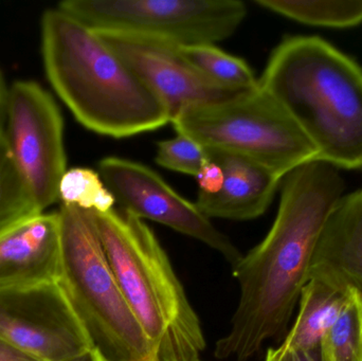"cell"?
Returning a JSON list of instances; mask_svg holds the SVG:
<instances>
[{"mask_svg": "<svg viewBox=\"0 0 362 361\" xmlns=\"http://www.w3.org/2000/svg\"><path fill=\"white\" fill-rule=\"evenodd\" d=\"M98 172L123 211L202 242L232 266L243 258L231 239L195 203L180 196L150 167L129 159L106 157L98 165Z\"/></svg>", "mask_w": 362, "mask_h": 361, "instance_id": "cell-10", "label": "cell"}, {"mask_svg": "<svg viewBox=\"0 0 362 361\" xmlns=\"http://www.w3.org/2000/svg\"><path fill=\"white\" fill-rule=\"evenodd\" d=\"M310 276L352 290L362 301V187L344 195L317 243Z\"/></svg>", "mask_w": 362, "mask_h": 361, "instance_id": "cell-14", "label": "cell"}, {"mask_svg": "<svg viewBox=\"0 0 362 361\" xmlns=\"http://www.w3.org/2000/svg\"><path fill=\"white\" fill-rule=\"evenodd\" d=\"M183 57L209 80L226 88L252 90L259 85L244 59L228 54L215 45L180 47Z\"/></svg>", "mask_w": 362, "mask_h": 361, "instance_id": "cell-17", "label": "cell"}, {"mask_svg": "<svg viewBox=\"0 0 362 361\" xmlns=\"http://www.w3.org/2000/svg\"><path fill=\"white\" fill-rule=\"evenodd\" d=\"M0 361H40L0 339Z\"/></svg>", "mask_w": 362, "mask_h": 361, "instance_id": "cell-24", "label": "cell"}, {"mask_svg": "<svg viewBox=\"0 0 362 361\" xmlns=\"http://www.w3.org/2000/svg\"><path fill=\"white\" fill-rule=\"evenodd\" d=\"M4 136L36 206L46 211L59 199L67 159L61 110L38 83L17 81L8 87Z\"/></svg>", "mask_w": 362, "mask_h": 361, "instance_id": "cell-8", "label": "cell"}, {"mask_svg": "<svg viewBox=\"0 0 362 361\" xmlns=\"http://www.w3.org/2000/svg\"><path fill=\"white\" fill-rule=\"evenodd\" d=\"M354 296L331 280L310 276L300 296L297 319L281 345L298 351L319 349L325 333Z\"/></svg>", "mask_w": 362, "mask_h": 361, "instance_id": "cell-15", "label": "cell"}, {"mask_svg": "<svg viewBox=\"0 0 362 361\" xmlns=\"http://www.w3.org/2000/svg\"><path fill=\"white\" fill-rule=\"evenodd\" d=\"M61 271L65 292L105 361H157L108 263L90 211L61 205Z\"/></svg>", "mask_w": 362, "mask_h": 361, "instance_id": "cell-5", "label": "cell"}, {"mask_svg": "<svg viewBox=\"0 0 362 361\" xmlns=\"http://www.w3.org/2000/svg\"><path fill=\"white\" fill-rule=\"evenodd\" d=\"M42 213L19 174L0 131V233L35 214Z\"/></svg>", "mask_w": 362, "mask_h": 361, "instance_id": "cell-18", "label": "cell"}, {"mask_svg": "<svg viewBox=\"0 0 362 361\" xmlns=\"http://www.w3.org/2000/svg\"><path fill=\"white\" fill-rule=\"evenodd\" d=\"M40 25L47 78L83 126L127 138L171 122L163 101L97 32L59 8L45 11Z\"/></svg>", "mask_w": 362, "mask_h": 361, "instance_id": "cell-2", "label": "cell"}, {"mask_svg": "<svg viewBox=\"0 0 362 361\" xmlns=\"http://www.w3.org/2000/svg\"><path fill=\"white\" fill-rule=\"evenodd\" d=\"M208 158L223 170V184L216 194L198 193L195 205L208 218L251 220L265 213L283 177L249 159L206 148Z\"/></svg>", "mask_w": 362, "mask_h": 361, "instance_id": "cell-13", "label": "cell"}, {"mask_svg": "<svg viewBox=\"0 0 362 361\" xmlns=\"http://www.w3.org/2000/svg\"><path fill=\"white\" fill-rule=\"evenodd\" d=\"M197 180L199 192L202 194H216L221 191L223 184V173L221 167L214 161L208 158L202 165L197 175L195 176Z\"/></svg>", "mask_w": 362, "mask_h": 361, "instance_id": "cell-22", "label": "cell"}, {"mask_svg": "<svg viewBox=\"0 0 362 361\" xmlns=\"http://www.w3.org/2000/svg\"><path fill=\"white\" fill-rule=\"evenodd\" d=\"M155 160L165 169L196 176L208 160V155L202 144L178 134L173 139L158 142Z\"/></svg>", "mask_w": 362, "mask_h": 361, "instance_id": "cell-21", "label": "cell"}, {"mask_svg": "<svg viewBox=\"0 0 362 361\" xmlns=\"http://www.w3.org/2000/svg\"><path fill=\"white\" fill-rule=\"evenodd\" d=\"M97 33L163 101L171 121L185 110L250 91L226 88L209 80L171 42L129 34Z\"/></svg>", "mask_w": 362, "mask_h": 361, "instance_id": "cell-11", "label": "cell"}, {"mask_svg": "<svg viewBox=\"0 0 362 361\" xmlns=\"http://www.w3.org/2000/svg\"><path fill=\"white\" fill-rule=\"evenodd\" d=\"M322 361H362V301L355 295L320 343Z\"/></svg>", "mask_w": 362, "mask_h": 361, "instance_id": "cell-19", "label": "cell"}, {"mask_svg": "<svg viewBox=\"0 0 362 361\" xmlns=\"http://www.w3.org/2000/svg\"><path fill=\"white\" fill-rule=\"evenodd\" d=\"M255 4L298 23L316 27H356L362 23V0H257Z\"/></svg>", "mask_w": 362, "mask_h": 361, "instance_id": "cell-16", "label": "cell"}, {"mask_svg": "<svg viewBox=\"0 0 362 361\" xmlns=\"http://www.w3.org/2000/svg\"><path fill=\"white\" fill-rule=\"evenodd\" d=\"M57 8L99 33H122L178 47L214 45L247 15L240 0H65Z\"/></svg>", "mask_w": 362, "mask_h": 361, "instance_id": "cell-7", "label": "cell"}, {"mask_svg": "<svg viewBox=\"0 0 362 361\" xmlns=\"http://www.w3.org/2000/svg\"><path fill=\"white\" fill-rule=\"evenodd\" d=\"M59 212L35 214L0 233V288L59 281Z\"/></svg>", "mask_w": 362, "mask_h": 361, "instance_id": "cell-12", "label": "cell"}, {"mask_svg": "<svg viewBox=\"0 0 362 361\" xmlns=\"http://www.w3.org/2000/svg\"><path fill=\"white\" fill-rule=\"evenodd\" d=\"M6 125V104L0 107V131L4 129Z\"/></svg>", "mask_w": 362, "mask_h": 361, "instance_id": "cell-27", "label": "cell"}, {"mask_svg": "<svg viewBox=\"0 0 362 361\" xmlns=\"http://www.w3.org/2000/svg\"><path fill=\"white\" fill-rule=\"evenodd\" d=\"M264 361H322L320 348L310 351L285 349L282 345L269 348Z\"/></svg>", "mask_w": 362, "mask_h": 361, "instance_id": "cell-23", "label": "cell"}, {"mask_svg": "<svg viewBox=\"0 0 362 361\" xmlns=\"http://www.w3.org/2000/svg\"><path fill=\"white\" fill-rule=\"evenodd\" d=\"M0 339L40 361H71L93 350L57 282L0 288Z\"/></svg>", "mask_w": 362, "mask_h": 361, "instance_id": "cell-9", "label": "cell"}, {"mask_svg": "<svg viewBox=\"0 0 362 361\" xmlns=\"http://www.w3.org/2000/svg\"><path fill=\"white\" fill-rule=\"evenodd\" d=\"M262 88L337 169L362 170V67L318 36H291L272 52Z\"/></svg>", "mask_w": 362, "mask_h": 361, "instance_id": "cell-3", "label": "cell"}, {"mask_svg": "<svg viewBox=\"0 0 362 361\" xmlns=\"http://www.w3.org/2000/svg\"><path fill=\"white\" fill-rule=\"evenodd\" d=\"M59 199L62 205L99 213L110 211L117 203L99 172L88 167H72L65 172L59 182Z\"/></svg>", "mask_w": 362, "mask_h": 361, "instance_id": "cell-20", "label": "cell"}, {"mask_svg": "<svg viewBox=\"0 0 362 361\" xmlns=\"http://www.w3.org/2000/svg\"><path fill=\"white\" fill-rule=\"evenodd\" d=\"M6 93H8V87L6 86L4 76H2L1 71H0V107L6 104Z\"/></svg>", "mask_w": 362, "mask_h": 361, "instance_id": "cell-26", "label": "cell"}, {"mask_svg": "<svg viewBox=\"0 0 362 361\" xmlns=\"http://www.w3.org/2000/svg\"><path fill=\"white\" fill-rule=\"evenodd\" d=\"M71 361H105L102 358V356L98 353L95 350L88 352V353L84 354L81 357L76 358V360Z\"/></svg>", "mask_w": 362, "mask_h": 361, "instance_id": "cell-25", "label": "cell"}, {"mask_svg": "<svg viewBox=\"0 0 362 361\" xmlns=\"http://www.w3.org/2000/svg\"><path fill=\"white\" fill-rule=\"evenodd\" d=\"M281 184L269 232L233 266L240 300L229 332L215 345L218 360H250L266 341L287 332L319 237L346 186L339 169L317 159L289 172Z\"/></svg>", "mask_w": 362, "mask_h": 361, "instance_id": "cell-1", "label": "cell"}, {"mask_svg": "<svg viewBox=\"0 0 362 361\" xmlns=\"http://www.w3.org/2000/svg\"><path fill=\"white\" fill-rule=\"evenodd\" d=\"M171 123L204 148L244 157L282 177L318 158L295 119L261 85L228 101L185 110Z\"/></svg>", "mask_w": 362, "mask_h": 361, "instance_id": "cell-6", "label": "cell"}, {"mask_svg": "<svg viewBox=\"0 0 362 361\" xmlns=\"http://www.w3.org/2000/svg\"><path fill=\"white\" fill-rule=\"evenodd\" d=\"M90 213L108 263L157 361H200L206 339L199 318L154 232L121 209Z\"/></svg>", "mask_w": 362, "mask_h": 361, "instance_id": "cell-4", "label": "cell"}]
</instances>
